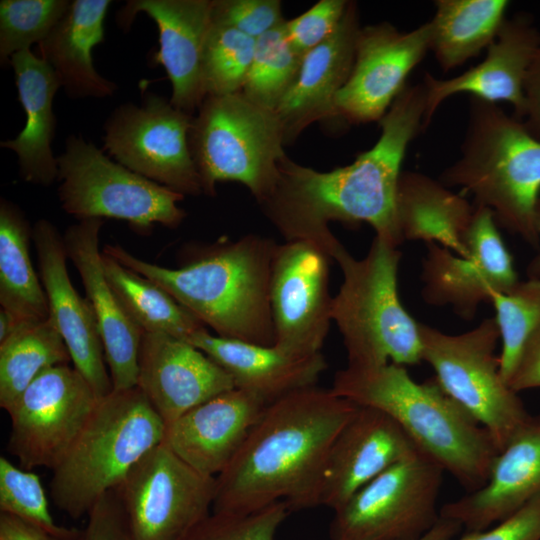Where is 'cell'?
<instances>
[{
    "instance_id": "7a4b0ae2",
    "label": "cell",
    "mask_w": 540,
    "mask_h": 540,
    "mask_svg": "<svg viewBox=\"0 0 540 540\" xmlns=\"http://www.w3.org/2000/svg\"><path fill=\"white\" fill-rule=\"evenodd\" d=\"M357 409L317 385L268 404L216 477L213 512L250 514L279 501L289 511L320 506L331 446Z\"/></svg>"
},
{
    "instance_id": "5b68a950",
    "label": "cell",
    "mask_w": 540,
    "mask_h": 540,
    "mask_svg": "<svg viewBox=\"0 0 540 540\" xmlns=\"http://www.w3.org/2000/svg\"><path fill=\"white\" fill-rule=\"evenodd\" d=\"M439 181L471 194L498 226L539 248L534 214L540 197V140L496 103L471 97L458 158Z\"/></svg>"
},
{
    "instance_id": "6da1fadb",
    "label": "cell",
    "mask_w": 540,
    "mask_h": 540,
    "mask_svg": "<svg viewBox=\"0 0 540 540\" xmlns=\"http://www.w3.org/2000/svg\"><path fill=\"white\" fill-rule=\"evenodd\" d=\"M426 109L424 82L406 85L379 121L377 142L344 167L321 172L284 155L261 210L285 241L316 242L331 257L340 241L330 222H366L376 237L398 247L403 242L396 211L401 166L409 144L426 128Z\"/></svg>"
},
{
    "instance_id": "681fc988",
    "label": "cell",
    "mask_w": 540,
    "mask_h": 540,
    "mask_svg": "<svg viewBox=\"0 0 540 540\" xmlns=\"http://www.w3.org/2000/svg\"><path fill=\"white\" fill-rule=\"evenodd\" d=\"M534 224L540 240V197L535 207ZM526 273L528 278H540V246L538 253L527 266Z\"/></svg>"
},
{
    "instance_id": "30bf717a",
    "label": "cell",
    "mask_w": 540,
    "mask_h": 540,
    "mask_svg": "<svg viewBox=\"0 0 540 540\" xmlns=\"http://www.w3.org/2000/svg\"><path fill=\"white\" fill-rule=\"evenodd\" d=\"M57 162L61 207L78 221L114 218L148 233L155 224L175 229L187 215L178 206L184 195L112 161L81 136L66 139Z\"/></svg>"
},
{
    "instance_id": "d4e9b609",
    "label": "cell",
    "mask_w": 540,
    "mask_h": 540,
    "mask_svg": "<svg viewBox=\"0 0 540 540\" xmlns=\"http://www.w3.org/2000/svg\"><path fill=\"white\" fill-rule=\"evenodd\" d=\"M361 27L358 5L349 1L335 33L303 55L298 76L275 111L285 145L314 122L338 118L335 99L351 75Z\"/></svg>"
},
{
    "instance_id": "9c48e42d",
    "label": "cell",
    "mask_w": 540,
    "mask_h": 540,
    "mask_svg": "<svg viewBox=\"0 0 540 540\" xmlns=\"http://www.w3.org/2000/svg\"><path fill=\"white\" fill-rule=\"evenodd\" d=\"M419 334L422 361L432 367L438 385L488 432L500 452L534 416L500 375L495 318L456 335L419 323Z\"/></svg>"
},
{
    "instance_id": "f907efd6",
    "label": "cell",
    "mask_w": 540,
    "mask_h": 540,
    "mask_svg": "<svg viewBox=\"0 0 540 540\" xmlns=\"http://www.w3.org/2000/svg\"><path fill=\"white\" fill-rule=\"evenodd\" d=\"M22 323L12 314L0 309V343L13 334Z\"/></svg>"
},
{
    "instance_id": "277c9868",
    "label": "cell",
    "mask_w": 540,
    "mask_h": 540,
    "mask_svg": "<svg viewBox=\"0 0 540 540\" xmlns=\"http://www.w3.org/2000/svg\"><path fill=\"white\" fill-rule=\"evenodd\" d=\"M331 390L358 406L386 413L467 492L486 483L499 452L488 432L434 378L418 383L405 366L394 363L346 366L335 374Z\"/></svg>"
},
{
    "instance_id": "ab89813d",
    "label": "cell",
    "mask_w": 540,
    "mask_h": 540,
    "mask_svg": "<svg viewBox=\"0 0 540 540\" xmlns=\"http://www.w3.org/2000/svg\"><path fill=\"white\" fill-rule=\"evenodd\" d=\"M288 513L283 501L250 514L212 512L180 540H274Z\"/></svg>"
},
{
    "instance_id": "f35d334b",
    "label": "cell",
    "mask_w": 540,
    "mask_h": 540,
    "mask_svg": "<svg viewBox=\"0 0 540 540\" xmlns=\"http://www.w3.org/2000/svg\"><path fill=\"white\" fill-rule=\"evenodd\" d=\"M0 510L43 529L57 540H77L80 534L55 523L39 476L4 456L0 457Z\"/></svg>"
},
{
    "instance_id": "7dc6e473",
    "label": "cell",
    "mask_w": 540,
    "mask_h": 540,
    "mask_svg": "<svg viewBox=\"0 0 540 540\" xmlns=\"http://www.w3.org/2000/svg\"><path fill=\"white\" fill-rule=\"evenodd\" d=\"M0 540H57L43 529L8 513H0Z\"/></svg>"
},
{
    "instance_id": "8992f818",
    "label": "cell",
    "mask_w": 540,
    "mask_h": 540,
    "mask_svg": "<svg viewBox=\"0 0 540 540\" xmlns=\"http://www.w3.org/2000/svg\"><path fill=\"white\" fill-rule=\"evenodd\" d=\"M166 425L136 386L98 400L73 444L52 470L54 504L74 519L116 489L131 468L162 443Z\"/></svg>"
},
{
    "instance_id": "d6a6232c",
    "label": "cell",
    "mask_w": 540,
    "mask_h": 540,
    "mask_svg": "<svg viewBox=\"0 0 540 540\" xmlns=\"http://www.w3.org/2000/svg\"><path fill=\"white\" fill-rule=\"evenodd\" d=\"M105 277L128 316L143 333H165L188 341L206 328L192 313L150 279L102 251Z\"/></svg>"
},
{
    "instance_id": "ee69618b",
    "label": "cell",
    "mask_w": 540,
    "mask_h": 540,
    "mask_svg": "<svg viewBox=\"0 0 540 540\" xmlns=\"http://www.w3.org/2000/svg\"><path fill=\"white\" fill-rule=\"evenodd\" d=\"M457 540H540V495L496 525L466 531Z\"/></svg>"
},
{
    "instance_id": "7c38bea8",
    "label": "cell",
    "mask_w": 540,
    "mask_h": 540,
    "mask_svg": "<svg viewBox=\"0 0 540 540\" xmlns=\"http://www.w3.org/2000/svg\"><path fill=\"white\" fill-rule=\"evenodd\" d=\"M216 485V477L195 470L160 443L116 490L133 540H180L210 514Z\"/></svg>"
},
{
    "instance_id": "836d02e7",
    "label": "cell",
    "mask_w": 540,
    "mask_h": 540,
    "mask_svg": "<svg viewBox=\"0 0 540 540\" xmlns=\"http://www.w3.org/2000/svg\"><path fill=\"white\" fill-rule=\"evenodd\" d=\"M70 361L67 346L50 318L22 323L0 343V407L7 410L42 371Z\"/></svg>"
},
{
    "instance_id": "9a60e30c",
    "label": "cell",
    "mask_w": 540,
    "mask_h": 540,
    "mask_svg": "<svg viewBox=\"0 0 540 540\" xmlns=\"http://www.w3.org/2000/svg\"><path fill=\"white\" fill-rule=\"evenodd\" d=\"M466 245L469 257L426 243L421 296L429 305H448L460 318L472 320L480 304L490 302L493 294L508 291L520 280L490 209L475 205Z\"/></svg>"
},
{
    "instance_id": "e575fe53",
    "label": "cell",
    "mask_w": 540,
    "mask_h": 540,
    "mask_svg": "<svg viewBox=\"0 0 540 540\" xmlns=\"http://www.w3.org/2000/svg\"><path fill=\"white\" fill-rule=\"evenodd\" d=\"M302 58L290 45L284 23L272 29L256 39L241 92L253 103L275 112L295 82Z\"/></svg>"
},
{
    "instance_id": "7bdbcfd3",
    "label": "cell",
    "mask_w": 540,
    "mask_h": 540,
    "mask_svg": "<svg viewBox=\"0 0 540 540\" xmlns=\"http://www.w3.org/2000/svg\"><path fill=\"white\" fill-rule=\"evenodd\" d=\"M77 540H133L127 515L116 489L102 496L88 513Z\"/></svg>"
},
{
    "instance_id": "4fadbf2b",
    "label": "cell",
    "mask_w": 540,
    "mask_h": 540,
    "mask_svg": "<svg viewBox=\"0 0 540 540\" xmlns=\"http://www.w3.org/2000/svg\"><path fill=\"white\" fill-rule=\"evenodd\" d=\"M193 116L147 93L116 107L104 124V150L131 171L184 196L203 194L188 133Z\"/></svg>"
},
{
    "instance_id": "c3c4849f",
    "label": "cell",
    "mask_w": 540,
    "mask_h": 540,
    "mask_svg": "<svg viewBox=\"0 0 540 540\" xmlns=\"http://www.w3.org/2000/svg\"><path fill=\"white\" fill-rule=\"evenodd\" d=\"M462 529L459 522L440 516L433 528L416 540H455Z\"/></svg>"
},
{
    "instance_id": "d590c367",
    "label": "cell",
    "mask_w": 540,
    "mask_h": 540,
    "mask_svg": "<svg viewBox=\"0 0 540 540\" xmlns=\"http://www.w3.org/2000/svg\"><path fill=\"white\" fill-rule=\"evenodd\" d=\"M490 303L500 334V375L508 384L526 342L540 327V278L519 281L493 294Z\"/></svg>"
},
{
    "instance_id": "52a82bcc",
    "label": "cell",
    "mask_w": 540,
    "mask_h": 540,
    "mask_svg": "<svg viewBox=\"0 0 540 540\" xmlns=\"http://www.w3.org/2000/svg\"><path fill=\"white\" fill-rule=\"evenodd\" d=\"M332 259L343 275L333 297L332 320L343 338L347 366L421 362L419 323L398 294V247L375 236L365 257L356 259L340 243Z\"/></svg>"
},
{
    "instance_id": "f1b7e54d",
    "label": "cell",
    "mask_w": 540,
    "mask_h": 540,
    "mask_svg": "<svg viewBox=\"0 0 540 540\" xmlns=\"http://www.w3.org/2000/svg\"><path fill=\"white\" fill-rule=\"evenodd\" d=\"M109 0H73L52 32L39 43L40 57L55 72L73 99L104 98L117 84L102 77L93 64V48L104 41V19Z\"/></svg>"
},
{
    "instance_id": "f546056e",
    "label": "cell",
    "mask_w": 540,
    "mask_h": 540,
    "mask_svg": "<svg viewBox=\"0 0 540 540\" xmlns=\"http://www.w3.org/2000/svg\"><path fill=\"white\" fill-rule=\"evenodd\" d=\"M475 205L443 183L423 173L402 171L396 211L402 241L434 242L469 257L466 234Z\"/></svg>"
},
{
    "instance_id": "cb8c5ba5",
    "label": "cell",
    "mask_w": 540,
    "mask_h": 540,
    "mask_svg": "<svg viewBox=\"0 0 540 540\" xmlns=\"http://www.w3.org/2000/svg\"><path fill=\"white\" fill-rule=\"evenodd\" d=\"M266 406L259 396L234 388L167 425L162 443L195 470L217 477L234 459Z\"/></svg>"
},
{
    "instance_id": "8d00e7d4",
    "label": "cell",
    "mask_w": 540,
    "mask_h": 540,
    "mask_svg": "<svg viewBox=\"0 0 540 540\" xmlns=\"http://www.w3.org/2000/svg\"><path fill=\"white\" fill-rule=\"evenodd\" d=\"M255 45V39L236 29L212 22L202 56L206 97L241 92L254 56Z\"/></svg>"
},
{
    "instance_id": "ffe728a7",
    "label": "cell",
    "mask_w": 540,
    "mask_h": 540,
    "mask_svg": "<svg viewBox=\"0 0 540 540\" xmlns=\"http://www.w3.org/2000/svg\"><path fill=\"white\" fill-rule=\"evenodd\" d=\"M212 6L213 0H129L116 16L125 31L140 12L156 23L159 49L153 61L164 67L170 79L171 104L191 116L206 98L202 56L212 24Z\"/></svg>"
},
{
    "instance_id": "74e56055",
    "label": "cell",
    "mask_w": 540,
    "mask_h": 540,
    "mask_svg": "<svg viewBox=\"0 0 540 540\" xmlns=\"http://www.w3.org/2000/svg\"><path fill=\"white\" fill-rule=\"evenodd\" d=\"M69 0H1L0 62L40 43L66 14Z\"/></svg>"
},
{
    "instance_id": "83f0119b",
    "label": "cell",
    "mask_w": 540,
    "mask_h": 540,
    "mask_svg": "<svg viewBox=\"0 0 540 540\" xmlns=\"http://www.w3.org/2000/svg\"><path fill=\"white\" fill-rule=\"evenodd\" d=\"M12 66L25 126L16 138L0 146L17 155L19 174L26 182L49 186L58 179V162L52 151L56 116L53 101L60 82L51 66L30 49L14 54Z\"/></svg>"
},
{
    "instance_id": "8fae6325",
    "label": "cell",
    "mask_w": 540,
    "mask_h": 540,
    "mask_svg": "<svg viewBox=\"0 0 540 540\" xmlns=\"http://www.w3.org/2000/svg\"><path fill=\"white\" fill-rule=\"evenodd\" d=\"M444 472L420 450L397 462L334 511L330 539H419L440 519Z\"/></svg>"
},
{
    "instance_id": "4dcf8cb0",
    "label": "cell",
    "mask_w": 540,
    "mask_h": 540,
    "mask_svg": "<svg viewBox=\"0 0 540 540\" xmlns=\"http://www.w3.org/2000/svg\"><path fill=\"white\" fill-rule=\"evenodd\" d=\"M507 0H437L428 21L430 47L444 72L476 57L497 37L506 17Z\"/></svg>"
},
{
    "instance_id": "ba28073f",
    "label": "cell",
    "mask_w": 540,
    "mask_h": 540,
    "mask_svg": "<svg viewBox=\"0 0 540 540\" xmlns=\"http://www.w3.org/2000/svg\"><path fill=\"white\" fill-rule=\"evenodd\" d=\"M188 143L203 194L215 196L218 182H239L258 204L275 188L286 155L276 112L242 92L207 96L193 116Z\"/></svg>"
},
{
    "instance_id": "3957f363",
    "label": "cell",
    "mask_w": 540,
    "mask_h": 540,
    "mask_svg": "<svg viewBox=\"0 0 540 540\" xmlns=\"http://www.w3.org/2000/svg\"><path fill=\"white\" fill-rule=\"evenodd\" d=\"M277 246L257 234L221 238L193 246L177 268L145 261L118 244L102 251L156 283L215 335L273 346L270 288Z\"/></svg>"
},
{
    "instance_id": "60d3db41",
    "label": "cell",
    "mask_w": 540,
    "mask_h": 540,
    "mask_svg": "<svg viewBox=\"0 0 540 540\" xmlns=\"http://www.w3.org/2000/svg\"><path fill=\"white\" fill-rule=\"evenodd\" d=\"M212 22L258 39L285 22L279 0H213Z\"/></svg>"
},
{
    "instance_id": "44dd1931",
    "label": "cell",
    "mask_w": 540,
    "mask_h": 540,
    "mask_svg": "<svg viewBox=\"0 0 540 540\" xmlns=\"http://www.w3.org/2000/svg\"><path fill=\"white\" fill-rule=\"evenodd\" d=\"M539 49L540 31L527 14L506 18L486 49V57L478 65L448 79H437L426 73L423 81L427 90L425 127L445 99L460 93L496 104L506 102L513 107L514 116L522 120L524 82Z\"/></svg>"
},
{
    "instance_id": "b9f144b4",
    "label": "cell",
    "mask_w": 540,
    "mask_h": 540,
    "mask_svg": "<svg viewBox=\"0 0 540 540\" xmlns=\"http://www.w3.org/2000/svg\"><path fill=\"white\" fill-rule=\"evenodd\" d=\"M347 0H320L303 14L284 22L286 37L295 51L305 55L337 30Z\"/></svg>"
},
{
    "instance_id": "1f68e13d",
    "label": "cell",
    "mask_w": 540,
    "mask_h": 540,
    "mask_svg": "<svg viewBox=\"0 0 540 540\" xmlns=\"http://www.w3.org/2000/svg\"><path fill=\"white\" fill-rule=\"evenodd\" d=\"M32 229L20 208L0 200V304L21 323L45 321L49 307L30 257Z\"/></svg>"
},
{
    "instance_id": "e0dca14e",
    "label": "cell",
    "mask_w": 540,
    "mask_h": 540,
    "mask_svg": "<svg viewBox=\"0 0 540 540\" xmlns=\"http://www.w3.org/2000/svg\"><path fill=\"white\" fill-rule=\"evenodd\" d=\"M429 47L428 22L409 32L388 22L361 27L351 75L335 99L338 118L351 124L379 122Z\"/></svg>"
},
{
    "instance_id": "484cf974",
    "label": "cell",
    "mask_w": 540,
    "mask_h": 540,
    "mask_svg": "<svg viewBox=\"0 0 540 540\" xmlns=\"http://www.w3.org/2000/svg\"><path fill=\"white\" fill-rule=\"evenodd\" d=\"M540 495V416L522 427L496 455L486 483L444 504L440 516L465 531L490 528Z\"/></svg>"
},
{
    "instance_id": "4316f807",
    "label": "cell",
    "mask_w": 540,
    "mask_h": 540,
    "mask_svg": "<svg viewBox=\"0 0 540 540\" xmlns=\"http://www.w3.org/2000/svg\"><path fill=\"white\" fill-rule=\"evenodd\" d=\"M187 342L221 366L235 388L259 396L267 405L296 390L316 386L328 366L322 353L293 355L275 346L223 338L207 328Z\"/></svg>"
},
{
    "instance_id": "5bb4252c",
    "label": "cell",
    "mask_w": 540,
    "mask_h": 540,
    "mask_svg": "<svg viewBox=\"0 0 540 540\" xmlns=\"http://www.w3.org/2000/svg\"><path fill=\"white\" fill-rule=\"evenodd\" d=\"M98 398L69 364L42 371L6 410L8 451L20 467L54 469L77 438Z\"/></svg>"
},
{
    "instance_id": "7402d4cb",
    "label": "cell",
    "mask_w": 540,
    "mask_h": 540,
    "mask_svg": "<svg viewBox=\"0 0 540 540\" xmlns=\"http://www.w3.org/2000/svg\"><path fill=\"white\" fill-rule=\"evenodd\" d=\"M418 450L386 413L358 406L331 446L320 505L337 510L364 485Z\"/></svg>"
},
{
    "instance_id": "bcb514c9",
    "label": "cell",
    "mask_w": 540,
    "mask_h": 540,
    "mask_svg": "<svg viewBox=\"0 0 540 540\" xmlns=\"http://www.w3.org/2000/svg\"><path fill=\"white\" fill-rule=\"evenodd\" d=\"M527 131L540 140V49L535 54L524 82V115Z\"/></svg>"
},
{
    "instance_id": "ac0fdd59",
    "label": "cell",
    "mask_w": 540,
    "mask_h": 540,
    "mask_svg": "<svg viewBox=\"0 0 540 540\" xmlns=\"http://www.w3.org/2000/svg\"><path fill=\"white\" fill-rule=\"evenodd\" d=\"M32 240L47 297L49 318L67 346L73 367L101 399L113 391V384L92 307L70 280L63 235L52 222L40 219L32 228Z\"/></svg>"
},
{
    "instance_id": "f6af8a7d",
    "label": "cell",
    "mask_w": 540,
    "mask_h": 540,
    "mask_svg": "<svg viewBox=\"0 0 540 540\" xmlns=\"http://www.w3.org/2000/svg\"><path fill=\"white\" fill-rule=\"evenodd\" d=\"M508 385L516 393L540 388V327L526 342Z\"/></svg>"
},
{
    "instance_id": "d6986e66",
    "label": "cell",
    "mask_w": 540,
    "mask_h": 540,
    "mask_svg": "<svg viewBox=\"0 0 540 540\" xmlns=\"http://www.w3.org/2000/svg\"><path fill=\"white\" fill-rule=\"evenodd\" d=\"M137 387L167 426L235 385L221 366L191 343L145 332L138 353Z\"/></svg>"
},
{
    "instance_id": "2e32d148",
    "label": "cell",
    "mask_w": 540,
    "mask_h": 540,
    "mask_svg": "<svg viewBox=\"0 0 540 540\" xmlns=\"http://www.w3.org/2000/svg\"><path fill=\"white\" fill-rule=\"evenodd\" d=\"M329 252L308 240L278 244L272 266L274 345L289 354L321 353L332 320Z\"/></svg>"
},
{
    "instance_id": "603a6c76",
    "label": "cell",
    "mask_w": 540,
    "mask_h": 540,
    "mask_svg": "<svg viewBox=\"0 0 540 540\" xmlns=\"http://www.w3.org/2000/svg\"><path fill=\"white\" fill-rule=\"evenodd\" d=\"M102 225L103 219L78 221L65 230L63 240L96 318L113 390H125L137 386L143 332L125 312L105 277L99 249Z\"/></svg>"
}]
</instances>
